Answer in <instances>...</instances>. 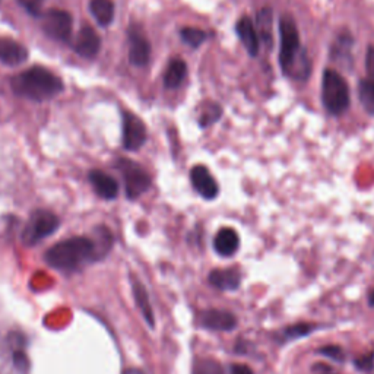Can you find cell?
I'll list each match as a JSON object with an SVG mask.
<instances>
[{"label": "cell", "instance_id": "cell-22", "mask_svg": "<svg viewBox=\"0 0 374 374\" xmlns=\"http://www.w3.org/2000/svg\"><path fill=\"white\" fill-rule=\"evenodd\" d=\"M256 31L259 38L265 43V45H272V10L269 8H264L257 12L256 20Z\"/></svg>", "mask_w": 374, "mask_h": 374}, {"label": "cell", "instance_id": "cell-15", "mask_svg": "<svg viewBox=\"0 0 374 374\" xmlns=\"http://www.w3.org/2000/svg\"><path fill=\"white\" fill-rule=\"evenodd\" d=\"M236 32L240 38V41L245 45L247 53L252 57H256L259 55L260 48V38L256 31V27L249 16H243V18L236 25Z\"/></svg>", "mask_w": 374, "mask_h": 374}, {"label": "cell", "instance_id": "cell-24", "mask_svg": "<svg viewBox=\"0 0 374 374\" xmlns=\"http://www.w3.org/2000/svg\"><path fill=\"white\" fill-rule=\"evenodd\" d=\"M222 115V110L218 104L215 103H206L203 110L201 111V116H199V123L202 127H206L209 124L215 123Z\"/></svg>", "mask_w": 374, "mask_h": 374}, {"label": "cell", "instance_id": "cell-11", "mask_svg": "<svg viewBox=\"0 0 374 374\" xmlns=\"http://www.w3.org/2000/svg\"><path fill=\"white\" fill-rule=\"evenodd\" d=\"M190 182L194 190H196L203 199L210 201L218 196V183L205 166H194L190 170Z\"/></svg>", "mask_w": 374, "mask_h": 374}, {"label": "cell", "instance_id": "cell-23", "mask_svg": "<svg viewBox=\"0 0 374 374\" xmlns=\"http://www.w3.org/2000/svg\"><path fill=\"white\" fill-rule=\"evenodd\" d=\"M180 37H182V40L187 45H190L193 48H196V47L202 45L205 43V40H206V32L202 31V29H199V28L186 27V28H183L180 31Z\"/></svg>", "mask_w": 374, "mask_h": 374}, {"label": "cell", "instance_id": "cell-17", "mask_svg": "<svg viewBox=\"0 0 374 374\" xmlns=\"http://www.w3.org/2000/svg\"><path fill=\"white\" fill-rule=\"evenodd\" d=\"M240 246V238L237 231L233 229H222L217 233L215 240H214V247L215 252L224 257L233 256Z\"/></svg>", "mask_w": 374, "mask_h": 374}, {"label": "cell", "instance_id": "cell-32", "mask_svg": "<svg viewBox=\"0 0 374 374\" xmlns=\"http://www.w3.org/2000/svg\"><path fill=\"white\" fill-rule=\"evenodd\" d=\"M124 374H143V371H141V370H138V368H130V370H127Z\"/></svg>", "mask_w": 374, "mask_h": 374}, {"label": "cell", "instance_id": "cell-26", "mask_svg": "<svg viewBox=\"0 0 374 374\" xmlns=\"http://www.w3.org/2000/svg\"><path fill=\"white\" fill-rule=\"evenodd\" d=\"M20 5L32 16H36V18H41V8L44 0H18Z\"/></svg>", "mask_w": 374, "mask_h": 374}, {"label": "cell", "instance_id": "cell-33", "mask_svg": "<svg viewBox=\"0 0 374 374\" xmlns=\"http://www.w3.org/2000/svg\"><path fill=\"white\" fill-rule=\"evenodd\" d=\"M370 304L374 305V291L371 292V296H370Z\"/></svg>", "mask_w": 374, "mask_h": 374}, {"label": "cell", "instance_id": "cell-19", "mask_svg": "<svg viewBox=\"0 0 374 374\" xmlns=\"http://www.w3.org/2000/svg\"><path fill=\"white\" fill-rule=\"evenodd\" d=\"M187 76V66L182 59L170 60L164 72V85L168 89H175L180 87Z\"/></svg>", "mask_w": 374, "mask_h": 374}, {"label": "cell", "instance_id": "cell-30", "mask_svg": "<svg viewBox=\"0 0 374 374\" xmlns=\"http://www.w3.org/2000/svg\"><path fill=\"white\" fill-rule=\"evenodd\" d=\"M230 374H253V371L245 364H233L230 366Z\"/></svg>", "mask_w": 374, "mask_h": 374}, {"label": "cell", "instance_id": "cell-9", "mask_svg": "<svg viewBox=\"0 0 374 374\" xmlns=\"http://www.w3.org/2000/svg\"><path fill=\"white\" fill-rule=\"evenodd\" d=\"M123 119V146L127 151H138L146 141V127L143 122L129 111L122 113Z\"/></svg>", "mask_w": 374, "mask_h": 374}, {"label": "cell", "instance_id": "cell-6", "mask_svg": "<svg viewBox=\"0 0 374 374\" xmlns=\"http://www.w3.org/2000/svg\"><path fill=\"white\" fill-rule=\"evenodd\" d=\"M60 225L59 218L50 213V210L38 209L29 215L27 225L22 231V243L28 247L38 245V243L47 237H50L57 231Z\"/></svg>", "mask_w": 374, "mask_h": 374}, {"label": "cell", "instance_id": "cell-29", "mask_svg": "<svg viewBox=\"0 0 374 374\" xmlns=\"http://www.w3.org/2000/svg\"><path fill=\"white\" fill-rule=\"evenodd\" d=\"M313 331V326H310V324H297V326H291L287 329V336L291 339H294L297 336H303V335H307L308 332Z\"/></svg>", "mask_w": 374, "mask_h": 374}, {"label": "cell", "instance_id": "cell-4", "mask_svg": "<svg viewBox=\"0 0 374 374\" xmlns=\"http://www.w3.org/2000/svg\"><path fill=\"white\" fill-rule=\"evenodd\" d=\"M322 101L331 115H343L350 107V88L347 80L333 69L323 72Z\"/></svg>", "mask_w": 374, "mask_h": 374}, {"label": "cell", "instance_id": "cell-21", "mask_svg": "<svg viewBox=\"0 0 374 374\" xmlns=\"http://www.w3.org/2000/svg\"><path fill=\"white\" fill-rule=\"evenodd\" d=\"M132 287H134V297H135V301L139 307V310L142 312V316L143 319L148 322V324L151 328H154V312H152V307L150 304V299H148V292H146L145 287L138 281V280H134L132 281Z\"/></svg>", "mask_w": 374, "mask_h": 374}, {"label": "cell", "instance_id": "cell-1", "mask_svg": "<svg viewBox=\"0 0 374 374\" xmlns=\"http://www.w3.org/2000/svg\"><path fill=\"white\" fill-rule=\"evenodd\" d=\"M45 262L62 272L78 271L92 260H99L95 243L88 237H71L56 243L44 254Z\"/></svg>", "mask_w": 374, "mask_h": 374}, {"label": "cell", "instance_id": "cell-5", "mask_svg": "<svg viewBox=\"0 0 374 374\" xmlns=\"http://www.w3.org/2000/svg\"><path fill=\"white\" fill-rule=\"evenodd\" d=\"M29 360L25 352V339L10 333L0 344V374H28Z\"/></svg>", "mask_w": 374, "mask_h": 374}, {"label": "cell", "instance_id": "cell-13", "mask_svg": "<svg viewBox=\"0 0 374 374\" xmlns=\"http://www.w3.org/2000/svg\"><path fill=\"white\" fill-rule=\"evenodd\" d=\"M28 48L10 37H0V63L18 66L28 60Z\"/></svg>", "mask_w": 374, "mask_h": 374}, {"label": "cell", "instance_id": "cell-7", "mask_svg": "<svg viewBox=\"0 0 374 374\" xmlns=\"http://www.w3.org/2000/svg\"><path fill=\"white\" fill-rule=\"evenodd\" d=\"M117 168L124 178V189L129 199H138L151 187L150 174L145 171L143 167L136 164V162L120 159L117 162Z\"/></svg>", "mask_w": 374, "mask_h": 374}, {"label": "cell", "instance_id": "cell-16", "mask_svg": "<svg viewBox=\"0 0 374 374\" xmlns=\"http://www.w3.org/2000/svg\"><path fill=\"white\" fill-rule=\"evenodd\" d=\"M89 183L92 186V189L95 190V193L99 194L100 198L111 201L117 198L119 194V185L117 182L113 178L111 175H108L104 171L100 170H94L89 173Z\"/></svg>", "mask_w": 374, "mask_h": 374}, {"label": "cell", "instance_id": "cell-31", "mask_svg": "<svg viewBox=\"0 0 374 374\" xmlns=\"http://www.w3.org/2000/svg\"><path fill=\"white\" fill-rule=\"evenodd\" d=\"M355 364L359 368L370 370L373 367V354H370L368 357H363V359H360V360H357Z\"/></svg>", "mask_w": 374, "mask_h": 374}, {"label": "cell", "instance_id": "cell-25", "mask_svg": "<svg viewBox=\"0 0 374 374\" xmlns=\"http://www.w3.org/2000/svg\"><path fill=\"white\" fill-rule=\"evenodd\" d=\"M359 94L361 104L366 107L368 113H374V87L368 82L367 79L360 80Z\"/></svg>", "mask_w": 374, "mask_h": 374}, {"label": "cell", "instance_id": "cell-2", "mask_svg": "<svg viewBox=\"0 0 374 374\" xmlns=\"http://www.w3.org/2000/svg\"><path fill=\"white\" fill-rule=\"evenodd\" d=\"M12 91L32 101H47L57 96L63 89L62 79L45 68H29L10 79Z\"/></svg>", "mask_w": 374, "mask_h": 374}, {"label": "cell", "instance_id": "cell-27", "mask_svg": "<svg viewBox=\"0 0 374 374\" xmlns=\"http://www.w3.org/2000/svg\"><path fill=\"white\" fill-rule=\"evenodd\" d=\"M320 354L323 355H326L328 359L333 360V361H338V363H343L344 359H345V355H344V351L340 350L339 347L336 345H329V347H323L319 350Z\"/></svg>", "mask_w": 374, "mask_h": 374}, {"label": "cell", "instance_id": "cell-14", "mask_svg": "<svg viewBox=\"0 0 374 374\" xmlns=\"http://www.w3.org/2000/svg\"><path fill=\"white\" fill-rule=\"evenodd\" d=\"M199 323L210 331H233L237 326V319L225 310H206L199 316Z\"/></svg>", "mask_w": 374, "mask_h": 374}, {"label": "cell", "instance_id": "cell-8", "mask_svg": "<svg viewBox=\"0 0 374 374\" xmlns=\"http://www.w3.org/2000/svg\"><path fill=\"white\" fill-rule=\"evenodd\" d=\"M72 15L62 9H48L41 15V28L45 34L57 41H69L72 34Z\"/></svg>", "mask_w": 374, "mask_h": 374}, {"label": "cell", "instance_id": "cell-20", "mask_svg": "<svg viewBox=\"0 0 374 374\" xmlns=\"http://www.w3.org/2000/svg\"><path fill=\"white\" fill-rule=\"evenodd\" d=\"M89 10L101 27H108L115 20V3L111 0H91Z\"/></svg>", "mask_w": 374, "mask_h": 374}, {"label": "cell", "instance_id": "cell-12", "mask_svg": "<svg viewBox=\"0 0 374 374\" xmlns=\"http://www.w3.org/2000/svg\"><path fill=\"white\" fill-rule=\"evenodd\" d=\"M101 48V38L92 27H82L73 41V50L85 59H94Z\"/></svg>", "mask_w": 374, "mask_h": 374}, {"label": "cell", "instance_id": "cell-10", "mask_svg": "<svg viewBox=\"0 0 374 374\" xmlns=\"http://www.w3.org/2000/svg\"><path fill=\"white\" fill-rule=\"evenodd\" d=\"M151 59V44L142 32L130 29L129 32V62L134 66L142 68L148 64Z\"/></svg>", "mask_w": 374, "mask_h": 374}, {"label": "cell", "instance_id": "cell-18", "mask_svg": "<svg viewBox=\"0 0 374 374\" xmlns=\"http://www.w3.org/2000/svg\"><path fill=\"white\" fill-rule=\"evenodd\" d=\"M240 272L237 269H215L209 273V282L221 291H234L240 285Z\"/></svg>", "mask_w": 374, "mask_h": 374}, {"label": "cell", "instance_id": "cell-3", "mask_svg": "<svg viewBox=\"0 0 374 374\" xmlns=\"http://www.w3.org/2000/svg\"><path fill=\"white\" fill-rule=\"evenodd\" d=\"M280 64L285 75L296 79H304L310 71V63L307 60L300 44V34L296 21L291 16L285 15L280 21Z\"/></svg>", "mask_w": 374, "mask_h": 374}, {"label": "cell", "instance_id": "cell-28", "mask_svg": "<svg viewBox=\"0 0 374 374\" xmlns=\"http://www.w3.org/2000/svg\"><path fill=\"white\" fill-rule=\"evenodd\" d=\"M366 69H367V76H368L366 79L374 87V47H368V50H367Z\"/></svg>", "mask_w": 374, "mask_h": 374}]
</instances>
